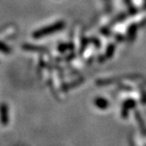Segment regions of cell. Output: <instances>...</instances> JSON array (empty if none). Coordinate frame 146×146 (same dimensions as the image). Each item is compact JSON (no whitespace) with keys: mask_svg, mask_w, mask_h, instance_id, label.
<instances>
[{"mask_svg":"<svg viewBox=\"0 0 146 146\" xmlns=\"http://www.w3.org/2000/svg\"><path fill=\"white\" fill-rule=\"evenodd\" d=\"M0 50L5 52V53H8V52H10V48L5 46L4 43H0Z\"/></svg>","mask_w":146,"mask_h":146,"instance_id":"7a4b0ae2","label":"cell"},{"mask_svg":"<svg viewBox=\"0 0 146 146\" xmlns=\"http://www.w3.org/2000/svg\"><path fill=\"white\" fill-rule=\"evenodd\" d=\"M64 25H62V22H58L56 24H54L52 26H48V27H46L44 28H41L40 30L37 31L34 34V36L35 38H41L42 36H45V35H50V34H53L56 31L60 30Z\"/></svg>","mask_w":146,"mask_h":146,"instance_id":"6da1fadb","label":"cell"}]
</instances>
